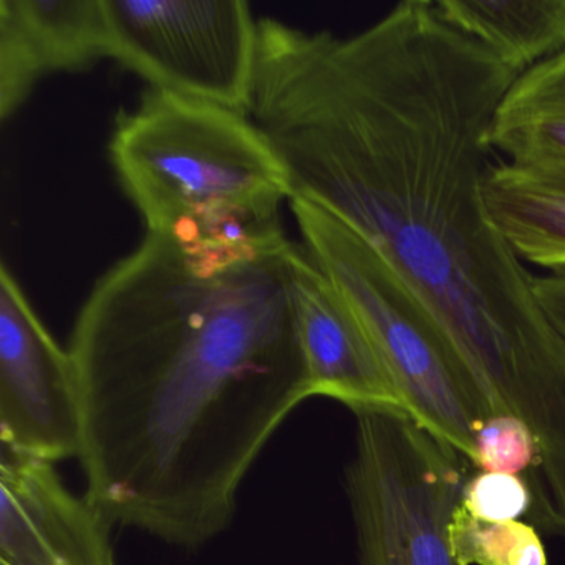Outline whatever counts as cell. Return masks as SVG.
Wrapping results in <instances>:
<instances>
[{"instance_id": "cell-1", "label": "cell", "mask_w": 565, "mask_h": 565, "mask_svg": "<svg viewBox=\"0 0 565 565\" xmlns=\"http://www.w3.org/2000/svg\"><path fill=\"white\" fill-rule=\"evenodd\" d=\"M519 75L429 0L349 38L263 19L250 118L292 198L360 234L455 340L494 415L527 426L532 502L565 518V339L482 201L492 118Z\"/></svg>"}, {"instance_id": "cell-2", "label": "cell", "mask_w": 565, "mask_h": 565, "mask_svg": "<svg viewBox=\"0 0 565 565\" xmlns=\"http://www.w3.org/2000/svg\"><path fill=\"white\" fill-rule=\"evenodd\" d=\"M289 243L204 270L160 234L92 289L71 352L87 498L111 524L198 548L233 524L267 443L312 398Z\"/></svg>"}, {"instance_id": "cell-3", "label": "cell", "mask_w": 565, "mask_h": 565, "mask_svg": "<svg viewBox=\"0 0 565 565\" xmlns=\"http://www.w3.org/2000/svg\"><path fill=\"white\" fill-rule=\"evenodd\" d=\"M110 160L148 233L221 207L282 206L292 198L282 161L250 115L157 88L118 115Z\"/></svg>"}, {"instance_id": "cell-4", "label": "cell", "mask_w": 565, "mask_h": 565, "mask_svg": "<svg viewBox=\"0 0 565 565\" xmlns=\"http://www.w3.org/2000/svg\"><path fill=\"white\" fill-rule=\"evenodd\" d=\"M289 201L307 254L362 320L406 415L475 468L476 435L494 412L455 340L352 227L306 198Z\"/></svg>"}, {"instance_id": "cell-5", "label": "cell", "mask_w": 565, "mask_h": 565, "mask_svg": "<svg viewBox=\"0 0 565 565\" xmlns=\"http://www.w3.org/2000/svg\"><path fill=\"white\" fill-rule=\"evenodd\" d=\"M353 415L345 492L360 565H458L448 524L472 466L398 409Z\"/></svg>"}, {"instance_id": "cell-6", "label": "cell", "mask_w": 565, "mask_h": 565, "mask_svg": "<svg viewBox=\"0 0 565 565\" xmlns=\"http://www.w3.org/2000/svg\"><path fill=\"white\" fill-rule=\"evenodd\" d=\"M108 57L150 88L250 115L259 22L244 0H104Z\"/></svg>"}, {"instance_id": "cell-7", "label": "cell", "mask_w": 565, "mask_h": 565, "mask_svg": "<svg viewBox=\"0 0 565 565\" xmlns=\"http://www.w3.org/2000/svg\"><path fill=\"white\" fill-rule=\"evenodd\" d=\"M0 441L38 461L78 458L81 403L71 352L32 309L6 264L0 269Z\"/></svg>"}, {"instance_id": "cell-8", "label": "cell", "mask_w": 565, "mask_h": 565, "mask_svg": "<svg viewBox=\"0 0 565 565\" xmlns=\"http://www.w3.org/2000/svg\"><path fill=\"white\" fill-rule=\"evenodd\" d=\"M111 525L52 462L0 451V565H117Z\"/></svg>"}, {"instance_id": "cell-9", "label": "cell", "mask_w": 565, "mask_h": 565, "mask_svg": "<svg viewBox=\"0 0 565 565\" xmlns=\"http://www.w3.org/2000/svg\"><path fill=\"white\" fill-rule=\"evenodd\" d=\"M296 307L312 396L335 399L352 413H406L398 388L362 320L307 250L297 267Z\"/></svg>"}, {"instance_id": "cell-10", "label": "cell", "mask_w": 565, "mask_h": 565, "mask_svg": "<svg viewBox=\"0 0 565 565\" xmlns=\"http://www.w3.org/2000/svg\"><path fill=\"white\" fill-rule=\"evenodd\" d=\"M108 57L104 0H0V118L8 121L35 85Z\"/></svg>"}, {"instance_id": "cell-11", "label": "cell", "mask_w": 565, "mask_h": 565, "mask_svg": "<svg viewBox=\"0 0 565 565\" xmlns=\"http://www.w3.org/2000/svg\"><path fill=\"white\" fill-rule=\"evenodd\" d=\"M482 201L525 264L565 274V163L499 161L482 181Z\"/></svg>"}, {"instance_id": "cell-12", "label": "cell", "mask_w": 565, "mask_h": 565, "mask_svg": "<svg viewBox=\"0 0 565 565\" xmlns=\"http://www.w3.org/2000/svg\"><path fill=\"white\" fill-rule=\"evenodd\" d=\"M489 143L508 163H565V49L515 78L492 118Z\"/></svg>"}, {"instance_id": "cell-13", "label": "cell", "mask_w": 565, "mask_h": 565, "mask_svg": "<svg viewBox=\"0 0 565 565\" xmlns=\"http://www.w3.org/2000/svg\"><path fill=\"white\" fill-rule=\"evenodd\" d=\"M452 28L525 72L565 49V0H439Z\"/></svg>"}, {"instance_id": "cell-14", "label": "cell", "mask_w": 565, "mask_h": 565, "mask_svg": "<svg viewBox=\"0 0 565 565\" xmlns=\"http://www.w3.org/2000/svg\"><path fill=\"white\" fill-rule=\"evenodd\" d=\"M448 541L458 565H548L541 532L522 521H482L461 502L448 524Z\"/></svg>"}, {"instance_id": "cell-15", "label": "cell", "mask_w": 565, "mask_h": 565, "mask_svg": "<svg viewBox=\"0 0 565 565\" xmlns=\"http://www.w3.org/2000/svg\"><path fill=\"white\" fill-rule=\"evenodd\" d=\"M534 436L521 419L494 415L486 419L476 435V465L479 471L508 472L525 482L537 468Z\"/></svg>"}, {"instance_id": "cell-16", "label": "cell", "mask_w": 565, "mask_h": 565, "mask_svg": "<svg viewBox=\"0 0 565 565\" xmlns=\"http://www.w3.org/2000/svg\"><path fill=\"white\" fill-rule=\"evenodd\" d=\"M461 505L482 521H519L531 509V491L521 476L479 471L466 481Z\"/></svg>"}, {"instance_id": "cell-17", "label": "cell", "mask_w": 565, "mask_h": 565, "mask_svg": "<svg viewBox=\"0 0 565 565\" xmlns=\"http://www.w3.org/2000/svg\"><path fill=\"white\" fill-rule=\"evenodd\" d=\"M535 294L545 316L565 339V274L535 277Z\"/></svg>"}]
</instances>
